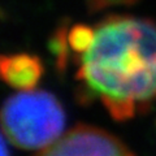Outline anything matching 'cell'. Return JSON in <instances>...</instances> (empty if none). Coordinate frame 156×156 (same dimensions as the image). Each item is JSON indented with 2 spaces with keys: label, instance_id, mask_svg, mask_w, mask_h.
<instances>
[{
  "label": "cell",
  "instance_id": "6da1fadb",
  "mask_svg": "<svg viewBox=\"0 0 156 156\" xmlns=\"http://www.w3.org/2000/svg\"><path fill=\"white\" fill-rule=\"evenodd\" d=\"M77 77L115 119L131 117L156 95V25L129 16L105 18L82 55Z\"/></svg>",
  "mask_w": 156,
  "mask_h": 156
},
{
  "label": "cell",
  "instance_id": "7a4b0ae2",
  "mask_svg": "<svg viewBox=\"0 0 156 156\" xmlns=\"http://www.w3.org/2000/svg\"><path fill=\"white\" fill-rule=\"evenodd\" d=\"M2 122L4 135L14 146L38 150L50 146L60 136L65 115L52 94L27 90L5 100Z\"/></svg>",
  "mask_w": 156,
  "mask_h": 156
},
{
  "label": "cell",
  "instance_id": "3957f363",
  "mask_svg": "<svg viewBox=\"0 0 156 156\" xmlns=\"http://www.w3.org/2000/svg\"><path fill=\"white\" fill-rule=\"evenodd\" d=\"M35 156H134L115 135L99 128L78 125L42 148Z\"/></svg>",
  "mask_w": 156,
  "mask_h": 156
},
{
  "label": "cell",
  "instance_id": "277c9868",
  "mask_svg": "<svg viewBox=\"0 0 156 156\" xmlns=\"http://www.w3.org/2000/svg\"><path fill=\"white\" fill-rule=\"evenodd\" d=\"M3 80L17 90H33L43 74V65L39 57L29 53L4 55L0 60Z\"/></svg>",
  "mask_w": 156,
  "mask_h": 156
},
{
  "label": "cell",
  "instance_id": "5b68a950",
  "mask_svg": "<svg viewBox=\"0 0 156 156\" xmlns=\"http://www.w3.org/2000/svg\"><path fill=\"white\" fill-rule=\"evenodd\" d=\"M95 38V30L87 25L77 23L68 33L69 47L77 53H83L91 47Z\"/></svg>",
  "mask_w": 156,
  "mask_h": 156
},
{
  "label": "cell",
  "instance_id": "8992f818",
  "mask_svg": "<svg viewBox=\"0 0 156 156\" xmlns=\"http://www.w3.org/2000/svg\"><path fill=\"white\" fill-rule=\"evenodd\" d=\"M68 46H69V42H68V34H66V23L58 26L53 34L50 38V42H48V48H50L51 53L56 56L57 60V65L58 69H64L68 61Z\"/></svg>",
  "mask_w": 156,
  "mask_h": 156
},
{
  "label": "cell",
  "instance_id": "52a82bcc",
  "mask_svg": "<svg viewBox=\"0 0 156 156\" xmlns=\"http://www.w3.org/2000/svg\"><path fill=\"white\" fill-rule=\"evenodd\" d=\"M138 0H87V9L90 13L99 12L101 9L115 5H133Z\"/></svg>",
  "mask_w": 156,
  "mask_h": 156
},
{
  "label": "cell",
  "instance_id": "ba28073f",
  "mask_svg": "<svg viewBox=\"0 0 156 156\" xmlns=\"http://www.w3.org/2000/svg\"><path fill=\"white\" fill-rule=\"evenodd\" d=\"M2 156H9L8 147H7V142H5V135L3 136V140H2Z\"/></svg>",
  "mask_w": 156,
  "mask_h": 156
}]
</instances>
